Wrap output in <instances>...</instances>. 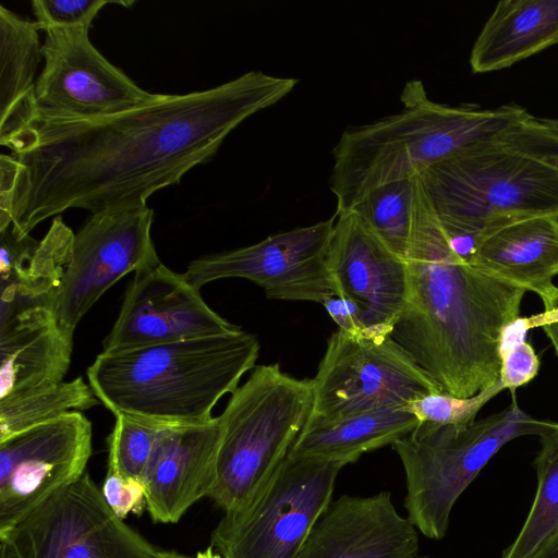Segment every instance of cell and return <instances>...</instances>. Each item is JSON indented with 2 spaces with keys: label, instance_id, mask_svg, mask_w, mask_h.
I'll return each mask as SVG.
<instances>
[{
  "label": "cell",
  "instance_id": "34",
  "mask_svg": "<svg viewBox=\"0 0 558 558\" xmlns=\"http://www.w3.org/2000/svg\"><path fill=\"white\" fill-rule=\"evenodd\" d=\"M322 304L337 324L339 331L352 338L369 339L363 322V311L355 301L343 295L332 294L327 296Z\"/></svg>",
  "mask_w": 558,
  "mask_h": 558
},
{
  "label": "cell",
  "instance_id": "10",
  "mask_svg": "<svg viewBox=\"0 0 558 558\" xmlns=\"http://www.w3.org/2000/svg\"><path fill=\"white\" fill-rule=\"evenodd\" d=\"M437 386L390 336L359 339L337 330L313 378V402L304 428L320 427L345 417L403 407Z\"/></svg>",
  "mask_w": 558,
  "mask_h": 558
},
{
  "label": "cell",
  "instance_id": "36",
  "mask_svg": "<svg viewBox=\"0 0 558 558\" xmlns=\"http://www.w3.org/2000/svg\"><path fill=\"white\" fill-rule=\"evenodd\" d=\"M531 558H558V533L553 536Z\"/></svg>",
  "mask_w": 558,
  "mask_h": 558
},
{
  "label": "cell",
  "instance_id": "38",
  "mask_svg": "<svg viewBox=\"0 0 558 558\" xmlns=\"http://www.w3.org/2000/svg\"><path fill=\"white\" fill-rule=\"evenodd\" d=\"M195 558H222L214 548L209 547L204 551H198Z\"/></svg>",
  "mask_w": 558,
  "mask_h": 558
},
{
  "label": "cell",
  "instance_id": "15",
  "mask_svg": "<svg viewBox=\"0 0 558 558\" xmlns=\"http://www.w3.org/2000/svg\"><path fill=\"white\" fill-rule=\"evenodd\" d=\"M201 289L163 264L134 272L102 351H123L236 332L204 301Z\"/></svg>",
  "mask_w": 558,
  "mask_h": 558
},
{
  "label": "cell",
  "instance_id": "3",
  "mask_svg": "<svg viewBox=\"0 0 558 558\" xmlns=\"http://www.w3.org/2000/svg\"><path fill=\"white\" fill-rule=\"evenodd\" d=\"M401 101L399 112L341 134L329 178L336 214L349 211L381 185L420 177L531 117L518 105L489 109L442 105L428 97L421 81L405 85Z\"/></svg>",
  "mask_w": 558,
  "mask_h": 558
},
{
  "label": "cell",
  "instance_id": "9",
  "mask_svg": "<svg viewBox=\"0 0 558 558\" xmlns=\"http://www.w3.org/2000/svg\"><path fill=\"white\" fill-rule=\"evenodd\" d=\"M158 551L111 511L87 472L0 531V558H153Z\"/></svg>",
  "mask_w": 558,
  "mask_h": 558
},
{
  "label": "cell",
  "instance_id": "1",
  "mask_svg": "<svg viewBox=\"0 0 558 558\" xmlns=\"http://www.w3.org/2000/svg\"><path fill=\"white\" fill-rule=\"evenodd\" d=\"M248 71L221 85L98 118L35 110L0 157V233L25 238L73 208L92 215L136 209L208 161L227 136L298 84Z\"/></svg>",
  "mask_w": 558,
  "mask_h": 558
},
{
  "label": "cell",
  "instance_id": "29",
  "mask_svg": "<svg viewBox=\"0 0 558 558\" xmlns=\"http://www.w3.org/2000/svg\"><path fill=\"white\" fill-rule=\"evenodd\" d=\"M505 389L500 379L492 387L469 398H459L444 391L428 393L403 405L418 423L437 426H466L475 421L480 410Z\"/></svg>",
  "mask_w": 558,
  "mask_h": 558
},
{
  "label": "cell",
  "instance_id": "18",
  "mask_svg": "<svg viewBox=\"0 0 558 558\" xmlns=\"http://www.w3.org/2000/svg\"><path fill=\"white\" fill-rule=\"evenodd\" d=\"M221 436L219 417L201 424L162 425L142 483L155 522L175 523L215 478Z\"/></svg>",
  "mask_w": 558,
  "mask_h": 558
},
{
  "label": "cell",
  "instance_id": "33",
  "mask_svg": "<svg viewBox=\"0 0 558 558\" xmlns=\"http://www.w3.org/2000/svg\"><path fill=\"white\" fill-rule=\"evenodd\" d=\"M100 492L111 511L122 520L129 513L141 514L146 507L143 483L118 472L107 471Z\"/></svg>",
  "mask_w": 558,
  "mask_h": 558
},
{
  "label": "cell",
  "instance_id": "8",
  "mask_svg": "<svg viewBox=\"0 0 558 558\" xmlns=\"http://www.w3.org/2000/svg\"><path fill=\"white\" fill-rule=\"evenodd\" d=\"M343 466L288 454L252 500L225 512L211 533V547L222 558H295L332 501Z\"/></svg>",
  "mask_w": 558,
  "mask_h": 558
},
{
  "label": "cell",
  "instance_id": "30",
  "mask_svg": "<svg viewBox=\"0 0 558 558\" xmlns=\"http://www.w3.org/2000/svg\"><path fill=\"white\" fill-rule=\"evenodd\" d=\"M134 1L110 0H33L31 2L39 31L52 28L88 29L93 20L107 4L130 8Z\"/></svg>",
  "mask_w": 558,
  "mask_h": 558
},
{
  "label": "cell",
  "instance_id": "24",
  "mask_svg": "<svg viewBox=\"0 0 558 558\" xmlns=\"http://www.w3.org/2000/svg\"><path fill=\"white\" fill-rule=\"evenodd\" d=\"M417 418L403 407H391L345 417L337 423L302 428L288 454L340 462H355L411 433Z\"/></svg>",
  "mask_w": 558,
  "mask_h": 558
},
{
  "label": "cell",
  "instance_id": "37",
  "mask_svg": "<svg viewBox=\"0 0 558 558\" xmlns=\"http://www.w3.org/2000/svg\"><path fill=\"white\" fill-rule=\"evenodd\" d=\"M153 558H190L177 551L160 550Z\"/></svg>",
  "mask_w": 558,
  "mask_h": 558
},
{
  "label": "cell",
  "instance_id": "32",
  "mask_svg": "<svg viewBox=\"0 0 558 558\" xmlns=\"http://www.w3.org/2000/svg\"><path fill=\"white\" fill-rule=\"evenodd\" d=\"M539 356L525 340H520L501 348V367L499 379L505 389L511 393L530 383L539 371Z\"/></svg>",
  "mask_w": 558,
  "mask_h": 558
},
{
  "label": "cell",
  "instance_id": "16",
  "mask_svg": "<svg viewBox=\"0 0 558 558\" xmlns=\"http://www.w3.org/2000/svg\"><path fill=\"white\" fill-rule=\"evenodd\" d=\"M335 216L327 252V269L335 294L350 298L360 305L369 339L385 340L407 303V264L353 211Z\"/></svg>",
  "mask_w": 558,
  "mask_h": 558
},
{
  "label": "cell",
  "instance_id": "14",
  "mask_svg": "<svg viewBox=\"0 0 558 558\" xmlns=\"http://www.w3.org/2000/svg\"><path fill=\"white\" fill-rule=\"evenodd\" d=\"M44 68L35 84L36 110L98 118L154 100L92 44L88 29L52 28L41 46Z\"/></svg>",
  "mask_w": 558,
  "mask_h": 558
},
{
  "label": "cell",
  "instance_id": "5",
  "mask_svg": "<svg viewBox=\"0 0 558 558\" xmlns=\"http://www.w3.org/2000/svg\"><path fill=\"white\" fill-rule=\"evenodd\" d=\"M449 235L476 236L524 219L558 217V168L481 143L418 177Z\"/></svg>",
  "mask_w": 558,
  "mask_h": 558
},
{
  "label": "cell",
  "instance_id": "21",
  "mask_svg": "<svg viewBox=\"0 0 558 558\" xmlns=\"http://www.w3.org/2000/svg\"><path fill=\"white\" fill-rule=\"evenodd\" d=\"M558 44V0H501L470 54L473 73L509 68Z\"/></svg>",
  "mask_w": 558,
  "mask_h": 558
},
{
  "label": "cell",
  "instance_id": "27",
  "mask_svg": "<svg viewBox=\"0 0 558 558\" xmlns=\"http://www.w3.org/2000/svg\"><path fill=\"white\" fill-rule=\"evenodd\" d=\"M420 178L392 182L367 193L349 211L404 259L417 202Z\"/></svg>",
  "mask_w": 558,
  "mask_h": 558
},
{
  "label": "cell",
  "instance_id": "20",
  "mask_svg": "<svg viewBox=\"0 0 558 558\" xmlns=\"http://www.w3.org/2000/svg\"><path fill=\"white\" fill-rule=\"evenodd\" d=\"M466 263L544 302L557 287L558 217L524 219L483 233L474 239Z\"/></svg>",
  "mask_w": 558,
  "mask_h": 558
},
{
  "label": "cell",
  "instance_id": "39",
  "mask_svg": "<svg viewBox=\"0 0 558 558\" xmlns=\"http://www.w3.org/2000/svg\"><path fill=\"white\" fill-rule=\"evenodd\" d=\"M544 122L547 123L548 125L555 128V129H558V119H548V118H543Z\"/></svg>",
  "mask_w": 558,
  "mask_h": 558
},
{
  "label": "cell",
  "instance_id": "7",
  "mask_svg": "<svg viewBox=\"0 0 558 558\" xmlns=\"http://www.w3.org/2000/svg\"><path fill=\"white\" fill-rule=\"evenodd\" d=\"M511 395L507 408L470 425L418 423L392 445L405 473L408 520L427 538L445 537L457 500L502 446L555 426L529 415Z\"/></svg>",
  "mask_w": 558,
  "mask_h": 558
},
{
  "label": "cell",
  "instance_id": "31",
  "mask_svg": "<svg viewBox=\"0 0 558 558\" xmlns=\"http://www.w3.org/2000/svg\"><path fill=\"white\" fill-rule=\"evenodd\" d=\"M504 146L558 168V129L531 116L496 138Z\"/></svg>",
  "mask_w": 558,
  "mask_h": 558
},
{
  "label": "cell",
  "instance_id": "11",
  "mask_svg": "<svg viewBox=\"0 0 558 558\" xmlns=\"http://www.w3.org/2000/svg\"><path fill=\"white\" fill-rule=\"evenodd\" d=\"M336 216L312 226L270 235L250 246L192 260L185 280L201 289L222 278H245L262 287L268 299L323 301L335 294L327 252Z\"/></svg>",
  "mask_w": 558,
  "mask_h": 558
},
{
  "label": "cell",
  "instance_id": "19",
  "mask_svg": "<svg viewBox=\"0 0 558 558\" xmlns=\"http://www.w3.org/2000/svg\"><path fill=\"white\" fill-rule=\"evenodd\" d=\"M73 231L60 216L1 277L0 336L56 318L59 290L71 259Z\"/></svg>",
  "mask_w": 558,
  "mask_h": 558
},
{
  "label": "cell",
  "instance_id": "17",
  "mask_svg": "<svg viewBox=\"0 0 558 558\" xmlns=\"http://www.w3.org/2000/svg\"><path fill=\"white\" fill-rule=\"evenodd\" d=\"M417 530L399 514L390 492L342 495L315 522L295 558H414Z\"/></svg>",
  "mask_w": 558,
  "mask_h": 558
},
{
  "label": "cell",
  "instance_id": "22",
  "mask_svg": "<svg viewBox=\"0 0 558 558\" xmlns=\"http://www.w3.org/2000/svg\"><path fill=\"white\" fill-rule=\"evenodd\" d=\"M72 344L58 320L0 336V399L63 381Z\"/></svg>",
  "mask_w": 558,
  "mask_h": 558
},
{
  "label": "cell",
  "instance_id": "12",
  "mask_svg": "<svg viewBox=\"0 0 558 558\" xmlns=\"http://www.w3.org/2000/svg\"><path fill=\"white\" fill-rule=\"evenodd\" d=\"M153 220L154 210L148 206L95 214L74 234L56 310L61 327L74 332L119 279L162 264L150 234Z\"/></svg>",
  "mask_w": 558,
  "mask_h": 558
},
{
  "label": "cell",
  "instance_id": "25",
  "mask_svg": "<svg viewBox=\"0 0 558 558\" xmlns=\"http://www.w3.org/2000/svg\"><path fill=\"white\" fill-rule=\"evenodd\" d=\"M536 492L527 515L501 558H531L558 533V423L539 436Z\"/></svg>",
  "mask_w": 558,
  "mask_h": 558
},
{
  "label": "cell",
  "instance_id": "28",
  "mask_svg": "<svg viewBox=\"0 0 558 558\" xmlns=\"http://www.w3.org/2000/svg\"><path fill=\"white\" fill-rule=\"evenodd\" d=\"M108 437V470L126 477L143 480L162 425L117 414Z\"/></svg>",
  "mask_w": 558,
  "mask_h": 558
},
{
  "label": "cell",
  "instance_id": "2",
  "mask_svg": "<svg viewBox=\"0 0 558 558\" xmlns=\"http://www.w3.org/2000/svg\"><path fill=\"white\" fill-rule=\"evenodd\" d=\"M409 290L390 338L440 391L469 398L499 380L506 329L526 291L468 264L450 246L420 179Z\"/></svg>",
  "mask_w": 558,
  "mask_h": 558
},
{
  "label": "cell",
  "instance_id": "35",
  "mask_svg": "<svg viewBox=\"0 0 558 558\" xmlns=\"http://www.w3.org/2000/svg\"><path fill=\"white\" fill-rule=\"evenodd\" d=\"M543 303L544 311L526 318L530 329L541 327L558 356V287Z\"/></svg>",
  "mask_w": 558,
  "mask_h": 558
},
{
  "label": "cell",
  "instance_id": "26",
  "mask_svg": "<svg viewBox=\"0 0 558 558\" xmlns=\"http://www.w3.org/2000/svg\"><path fill=\"white\" fill-rule=\"evenodd\" d=\"M100 401L82 377L0 399V440Z\"/></svg>",
  "mask_w": 558,
  "mask_h": 558
},
{
  "label": "cell",
  "instance_id": "6",
  "mask_svg": "<svg viewBox=\"0 0 558 558\" xmlns=\"http://www.w3.org/2000/svg\"><path fill=\"white\" fill-rule=\"evenodd\" d=\"M313 402V379L279 364L255 366L232 393L219 422L221 436L208 497L225 510L245 506L287 458Z\"/></svg>",
  "mask_w": 558,
  "mask_h": 558
},
{
  "label": "cell",
  "instance_id": "40",
  "mask_svg": "<svg viewBox=\"0 0 558 558\" xmlns=\"http://www.w3.org/2000/svg\"><path fill=\"white\" fill-rule=\"evenodd\" d=\"M414 558H432V557H429V556H421V555H417V556H416V557H414Z\"/></svg>",
  "mask_w": 558,
  "mask_h": 558
},
{
  "label": "cell",
  "instance_id": "4",
  "mask_svg": "<svg viewBox=\"0 0 558 558\" xmlns=\"http://www.w3.org/2000/svg\"><path fill=\"white\" fill-rule=\"evenodd\" d=\"M259 342L236 332L123 350L102 351L87 368L90 388L114 415L159 425L213 418L217 402L255 367Z\"/></svg>",
  "mask_w": 558,
  "mask_h": 558
},
{
  "label": "cell",
  "instance_id": "23",
  "mask_svg": "<svg viewBox=\"0 0 558 558\" xmlns=\"http://www.w3.org/2000/svg\"><path fill=\"white\" fill-rule=\"evenodd\" d=\"M36 22L0 7V143L33 117L35 74L43 58Z\"/></svg>",
  "mask_w": 558,
  "mask_h": 558
},
{
  "label": "cell",
  "instance_id": "13",
  "mask_svg": "<svg viewBox=\"0 0 558 558\" xmlns=\"http://www.w3.org/2000/svg\"><path fill=\"white\" fill-rule=\"evenodd\" d=\"M92 454V424L78 411L0 440V531L78 480Z\"/></svg>",
  "mask_w": 558,
  "mask_h": 558
}]
</instances>
